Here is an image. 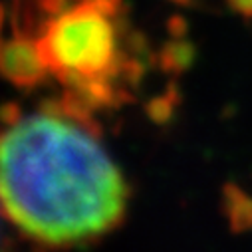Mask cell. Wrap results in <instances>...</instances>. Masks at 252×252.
<instances>
[{"mask_svg": "<svg viewBox=\"0 0 252 252\" xmlns=\"http://www.w3.org/2000/svg\"><path fill=\"white\" fill-rule=\"evenodd\" d=\"M0 195L4 217L26 240L70 250L101 240L123 222L129 187L90 109L66 97L6 117Z\"/></svg>", "mask_w": 252, "mask_h": 252, "instance_id": "cell-1", "label": "cell"}, {"mask_svg": "<svg viewBox=\"0 0 252 252\" xmlns=\"http://www.w3.org/2000/svg\"><path fill=\"white\" fill-rule=\"evenodd\" d=\"M40 12L44 18L34 40L48 72L70 88L68 97L88 109L109 103L127 70L119 0H40Z\"/></svg>", "mask_w": 252, "mask_h": 252, "instance_id": "cell-2", "label": "cell"}, {"mask_svg": "<svg viewBox=\"0 0 252 252\" xmlns=\"http://www.w3.org/2000/svg\"><path fill=\"white\" fill-rule=\"evenodd\" d=\"M2 70L18 88H34L50 74L34 36L22 30H16V38L8 40L4 46Z\"/></svg>", "mask_w": 252, "mask_h": 252, "instance_id": "cell-3", "label": "cell"}, {"mask_svg": "<svg viewBox=\"0 0 252 252\" xmlns=\"http://www.w3.org/2000/svg\"><path fill=\"white\" fill-rule=\"evenodd\" d=\"M230 6L244 16H252V0H228Z\"/></svg>", "mask_w": 252, "mask_h": 252, "instance_id": "cell-4", "label": "cell"}, {"mask_svg": "<svg viewBox=\"0 0 252 252\" xmlns=\"http://www.w3.org/2000/svg\"><path fill=\"white\" fill-rule=\"evenodd\" d=\"M179 2H185V0H179Z\"/></svg>", "mask_w": 252, "mask_h": 252, "instance_id": "cell-5", "label": "cell"}]
</instances>
